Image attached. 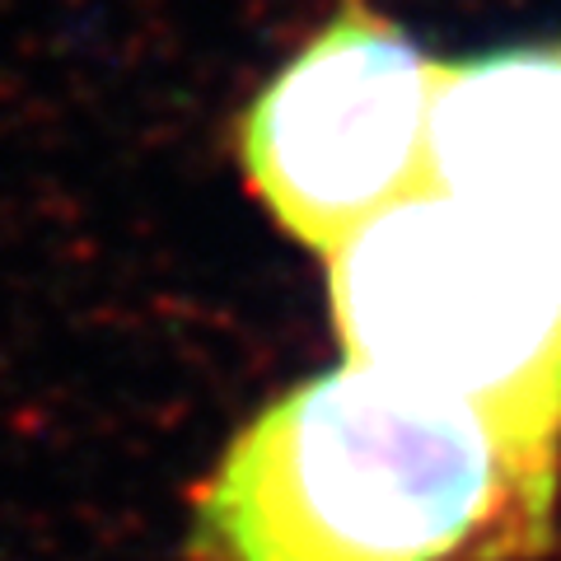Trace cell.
<instances>
[{
    "label": "cell",
    "instance_id": "obj_2",
    "mask_svg": "<svg viewBox=\"0 0 561 561\" xmlns=\"http://www.w3.org/2000/svg\"><path fill=\"white\" fill-rule=\"evenodd\" d=\"M351 360L561 445V267L501 216L426 187L328 253Z\"/></svg>",
    "mask_w": 561,
    "mask_h": 561
},
{
    "label": "cell",
    "instance_id": "obj_3",
    "mask_svg": "<svg viewBox=\"0 0 561 561\" xmlns=\"http://www.w3.org/2000/svg\"><path fill=\"white\" fill-rule=\"evenodd\" d=\"M440 61L365 0H346L239 113L234 150L267 216L323 257L435 183Z\"/></svg>",
    "mask_w": 561,
    "mask_h": 561
},
{
    "label": "cell",
    "instance_id": "obj_1",
    "mask_svg": "<svg viewBox=\"0 0 561 561\" xmlns=\"http://www.w3.org/2000/svg\"><path fill=\"white\" fill-rule=\"evenodd\" d=\"M561 445L365 360L272 398L192 501L197 561H529Z\"/></svg>",
    "mask_w": 561,
    "mask_h": 561
}]
</instances>
